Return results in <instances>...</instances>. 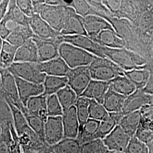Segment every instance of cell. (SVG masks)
I'll use <instances>...</instances> for the list:
<instances>
[{"mask_svg":"<svg viewBox=\"0 0 153 153\" xmlns=\"http://www.w3.org/2000/svg\"><path fill=\"white\" fill-rule=\"evenodd\" d=\"M68 82L67 76H47L43 83L44 92L43 94L47 97L56 94L61 89L68 85Z\"/></svg>","mask_w":153,"mask_h":153,"instance_id":"obj_30","label":"cell"},{"mask_svg":"<svg viewBox=\"0 0 153 153\" xmlns=\"http://www.w3.org/2000/svg\"><path fill=\"white\" fill-rule=\"evenodd\" d=\"M7 121L13 123L11 110L5 100L0 98V127Z\"/></svg>","mask_w":153,"mask_h":153,"instance_id":"obj_43","label":"cell"},{"mask_svg":"<svg viewBox=\"0 0 153 153\" xmlns=\"http://www.w3.org/2000/svg\"><path fill=\"white\" fill-rule=\"evenodd\" d=\"M10 1L2 0L0 2V22L2 21L7 11Z\"/></svg>","mask_w":153,"mask_h":153,"instance_id":"obj_47","label":"cell"},{"mask_svg":"<svg viewBox=\"0 0 153 153\" xmlns=\"http://www.w3.org/2000/svg\"><path fill=\"white\" fill-rule=\"evenodd\" d=\"M141 120L140 111L124 115L121 119L118 126L131 137L134 136Z\"/></svg>","mask_w":153,"mask_h":153,"instance_id":"obj_27","label":"cell"},{"mask_svg":"<svg viewBox=\"0 0 153 153\" xmlns=\"http://www.w3.org/2000/svg\"><path fill=\"white\" fill-rule=\"evenodd\" d=\"M28 124L39 137L45 141L44 129L45 122L38 116L30 114L28 112L24 115Z\"/></svg>","mask_w":153,"mask_h":153,"instance_id":"obj_39","label":"cell"},{"mask_svg":"<svg viewBox=\"0 0 153 153\" xmlns=\"http://www.w3.org/2000/svg\"><path fill=\"white\" fill-rule=\"evenodd\" d=\"M88 67L93 80L109 82L124 74V71L121 68L107 58L97 57Z\"/></svg>","mask_w":153,"mask_h":153,"instance_id":"obj_3","label":"cell"},{"mask_svg":"<svg viewBox=\"0 0 153 153\" xmlns=\"http://www.w3.org/2000/svg\"><path fill=\"white\" fill-rule=\"evenodd\" d=\"M153 98V95L144 93L142 90H136L135 92L126 98L122 113L126 115L140 111L142 107L150 103Z\"/></svg>","mask_w":153,"mask_h":153,"instance_id":"obj_15","label":"cell"},{"mask_svg":"<svg viewBox=\"0 0 153 153\" xmlns=\"http://www.w3.org/2000/svg\"><path fill=\"white\" fill-rule=\"evenodd\" d=\"M134 137L141 142L146 143L153 139V131L138 127Z\"/></svg>","mask_w":153,"mask_h":153,"instance_id":"obj_46","label":"cell"},{"mask_svg":"<svg viewBox=\"0 0 153 153\" xmlns=\"http://www.w3.org/2000/svg\"><path fill=\"white\" fill-rule=\"evenodd\" d=\"M124 73L135 85L137 90H142L145 87L150 75V72L146 69L124 71Z\"/></svg>","mask_w":153,"mask_h":153,"instance_id":"obj_33","label":"cell"},{"mask_svg":"<svg viewBox=\"0 0 153 153\" xmlns=\"http://www.w3.org/2000/svg\"><path fill=\"white\" fill-rule=\"evenodd\" d=\"M126 98L109 88L104 96L102 104L108 113L122 112Z\"/></svg>","mask_w":153,"mask_h":153,"instance_id":"obj_25","label":"cell"},{"mask_svg":"<svg viewBox=\"0 0 153 153\" xmlns=\"http://www.w3.org/2000/svg\"><path fill=\"white\" fill-rule=\"evenodd\" d=\"M131 138L117 126L103 140L109 151L125 152Z\"/></svg>","mask_w":153,"mask_h":153,"instance_id":"obj_12","label":"cell"},{"mask_svg":"<svg viewBox=\"0 0 153 153\" xmlns=\"http://www.w3.org/2000/svg\"><path fill=\"white\" fill-rule=\"evenodd\" d=\"M0 76V98H2L4 95L9 97L11 99L13 104L22 112L23 115L27 114V109L20 100L16 80L13 74L7 69H1Z\"/></svg>","mask_w":153,"mask_h":153,"instance_id":"obj_5","label":"cell"},{"mask_svg":"<svg viewBox=\"0 0 153 153\" xmlns=\"http://www.w3.org/2000/svg\"><path fill=\"white\" fill-rule=\"evenodd\" d=\"M48 149L53 153H80L81 145L76 139L66 138Z\"/></svg>","mask_w":153,"mask_h":153,"instance_id":"obj_31","label":"cell"},{"mask_svg":"<svg viewBox=\"0 0 153 153\" xmlns=\"http://www.w3.org/2000/svg\"><path fill=\"white\" fill-rule=\"evenodd\" d=\"M32 39L38 48L39 62H44L59 57V48L63 43L62 35L57 38L48 39L40 38L33 35Z\"/></svg>","mask_w":153,"mask_h":153,"instance_id":"obj_7","label":"cell"},{"mask_svg":"<svg viewBox=\"0 0 153 153\" xmlns=\"http://www.w3.org/2000/svg\"><path fill=\"white\" fill-rule=\"evenodd\" d=\"M99 124L100 121L88 119L84 125L79 128L76 140L81 145L95 139Z\"/></svg>","mask_w":153,"mask_h":153,"instance_id":"obj_28","label":"cell"},{"mask_svg":"<svg viewBox=\"0 0 153 153\" xmlns=\"http://www.w3.org/2000/svg\"><path fill=\"white\" fill-rule=\"evenodd\" d=\"M69 7L73 8L76 14L82 17L91 14V7L87 1H73Z\"/></svg>","mask_w":153,"mask_h":153,"instance_id":"obj_41","label":"cell"},{"mask_svg":"<svg viewBox=\"0 0 153 153\" xmlns=\"http://www.w3.org/2000/svg\"><path fill=\"white\" fill-rule=\"evenodd\" d=\"M103 140L97 138L81 145L80 153H108Z\"/></svg>","mask_w":153,"mask_h":153,"instance_id":"obj_37","label":"cell"},{"mask_svg":"<svg viewBox=\"0 0 153 153\" xmlns=\"http://www.w3.org/2000/svg\"><path fill=\"white\" fill-rule=\"evenodd\" d=\"M40 71L47 76H66L71 68L66 64L64 60L58 57L44 62H39Z\"/></svg>","mask_w":153,"mask_h":153,"instance_id":"obj_19","label":"cell"},{"mask_svg":"<svg viewBox=\"0 0 153 153\" xmlns=\"http://www.w3.org/2000/svg\"><path fill=\"white\" fill-rule=\"evenodd\" d=\"M66 6L51 5L43 3L39 9L38 14L55 30L61 33L65 19Z\"/></svg>","mask_w":153,"mask_h":153,"instance_id":"obj_6","label":"cell"},{"mask_svg":"<svg viewBox=\"0 0 153 153\" xmlns=\"http://www.w3.org/2000/svg\"><path fill=\"white\" fill-rule=\"evenodd\" d=\"M2 42H3V40H2V39L1 38V37H0V53H1V49H2ZM0 69H1V68H0ZM0 82H1V76H0Z\"/></svg>","mask_w":153,"mask_h":153,"instance_id":"obj_52","label":"cell"},{"mask_svg":"<svg viewBox=\"0 0 153 153\" xmlns=\"http://www.w3.org/2000/svg\"><path fill=\"white\" fill-rule=\"evenodd\" d=\"M5 16L11 19L18 25L24 26H30L29 17L26 16L16 5V1H10L7 11Z\"/></svg>","mask_w":153,"mask_h":153,"instance_id":"obj_35","label":"cell"},{"mask_svg":"<svg viewBox=\"0 0 153 153\" xmlns=\"http://www.w3.org/2000/svg\"><path fill=\"white\" fill-rule=\"evenodd\" d=\"M108 114L103 104L94 99H90L88 107L89 119L101 121L108 115Z\"/></svg>","mask_w":153,"mask_h":153,"instance_id":"obj_38","label":"cell"},{"mask_svg":"<svg viewBox=\"0 0 153 153\" xmlns=\"http://www.w3.org/2000/svg\"><path fill=\"white\" fill-rule=\"evenodd\" d=\"M47 96L43 94L31 97L28 100L26 107L30 114L38 116L45 122L48 117L47 110Z\"/></svg>","mask_w":153,"mask_h":153,"instance_id":"obj_23","label":"cell"},{"mask_svg":"<svg viewBox=\"0 0 153 153\" xmlns=\"http://www.w3.org/2000/svg\"><path fill=\"white\" fill-rule=\"evenodd\" d=\"M106 58L113 61L124 71L145 69L148 60L142 56L131 50L123 48H109L102 46Z\"/></svg>","mask_w":153,"mask_h":153,"instance_id":"obj_1","label":"cell"},{"mask_svg":"<svg viewBox=\"0 0 153 153\" xmlns=\"http://www.w3.org/2000/svg\"><path fill=\"white\" fill-rule=\"evenodd\" d=\"M29 25L33 35L40 38L56 39L61 35L50 26L38 14H34L29 18Z\"/></svg>","mask_w":153,"mask_h":153,"instance_id":"obj_14","label":"cell"},{"mask_svg":"<svg viewBox=\"0 0 153 153\" xmlns=\"http://www.w3.org/2000/svg\"><path fill=\"white\" fill-rule=\"evenodd\" d=\"M63 35L88 36L82 21V17L78 15L73 8L65 6V19L61 31Z\"/></svg>","mask_w":153,"mask_h":153,"instance_id":"obj_10","label":"cell"},{"mask_svg":"<svg viewBox=\"0 0 153 153\" xmlns=\"http://www.w3.org/2000/svg\"><path fill=\"white\" fill-rule=\"evenodd\" d=\"M18 89L19 98L25 107H26L29 99L43 94L44 92L43 84H37L25 81L18 76H13Z\"/></svg>","mask_w":153,"mask_h":153,"instance_id":"obj_13","label":"cell"},{"mask_svg":"<svg viewBox=\"0 0 153 153\" xmlns=\"http://www.w3.org/2000/svg\"><path fill=\"white\" fill-rule=\"evenodd\" d=\"M48 146L44 149V151L42 152V153H52V152H51L49 149H48Z\"/></svg>","mask_w":153,"mask_h":153,"instance_id":"obj_51","label":"cell"},{"mask_svg":"<svg viewBox=\"0 0 153 153\" xmlns=\"http://www.w3.org/2000/svg\"><path fill=\"white\" fill-rule=\"evenodd\" d=\"M90 102V99L83 97H78L76 100L75 107L76 108V114L79 123V128L83 126L89 119L88 107Z\"/></svg>","mask_w":153,"mask_h":153,"instance_id":"obj_36","label":"cell"},{"mask_svg":"<svg viewBox=\"0 0 153 153\" xmlns=\"http://www.w3.org/2000/svg\"><path fill=\"white\" fill-rule=\"evenodd\" d=\"M150 72V75L148 82L142 91L149 95H153V59L152 58L148 60V64L145 68Z\"/></svg>","mask_w":153,"mask_h":153,"instance_id":"obj_45","label":"cell"},{"mask_svg":"<svg viewBox=\"0 0 153 153\" xmlns=\"http://www.w3.org/2000/svg\"><path fill=\"white\" fill-rule=\"evenodd\" d=\"M82 21L88 36L93 40L99 33L104 30H115L108 21L95 15H88L82 17Z\"/></svg>","mask_w":153,"mask_h":153,"instance_id":"obj_16","label":"cell"},{"mask_svg":"<svg viewBox=\"0 0 153 153\" xmlns=\"http://www.w3.org/2000/svg\"><path fill=\"white\" fill-rule=\"evenodd\" d=\"M14 62H39L38 48L33 39L18 48Z\"/></svg>","mask_w":153,"mask_h":153,"instance_id":"obj_21","label":"cell"},{"mask_svg":"<svg viewBox=\"0 0 153 153\" xmlns=\"http://www.w3.org/2000/svg\"><path fill=\"white\" fill-rule=\"evenodd\" d=\"M62 121L64 132V138L76 139L79 129V123L74 106L64 110L62 115Z\"/></svg>","mask_w":153,"mask_h":153,"instance_id":"obj_18","label":"cell"},{"mask_svg":"<svg viewBox=\"0 0 153 153\" xmlns=\"http://www.w3.org/2000/svg\"><path fill=\"white\" fill-rule=\"evenodd\" d=\"M47 110L48 117L62 116L64 110L56 94H53L47 97Z\"/></svg>","mask_w":153,"mask_h":153,"instance_id":"obj_40","label":"cell"},{"mask_svg":"<svg viewBox=\"0 0 153 153\" xmlns=\"http://www.w3.org/2000/svg\"><path fill=\"white\" fill-rule=\"evenodd\" d=\"M68 85L79 97L92 80L88 66L71 69L67 74Z\"/></svg>","mask_w":153,"mask_h":153,"instance_id":"obj_8","label":"cell"},{"mask_svg":"<svg viewBox=\"0 0 153 153\" xmlns=\"http://www.w3.org/2000/svg\"><path fill=\"white\" fill-rule=\"evenodd\" d=\"M93 40L103 47L109 48H126V43L124 40L115 30L109 29L103 30L93 39Z\"/></svg>","mask_w":153,"mask_h":153,"instance_id":"obj_20","label":"cell"},{"mask_svg":"<svg viewBox=\"0 0 153 153\" xmlns=\"http://www.w3.org/2000/svg\"><path fill=\"white\" fill-rule=\"evenodd\" d=\"M108 153H126V152H115V151H109Z\"/></svg>","mask_w":153,"mask_h":153,"instance_id":"obj_53","label":"cell"},{"mask_svg":"<svg viewBox=\"0 0 153 153\" xmlns=\"http://www.w3.org/2000/svg\"><path fill=\"white\" fill-rule=\"evenodd\" d=\"M0 133H1V127H0Z\"/></svg>","mask_w":153,"mask_h":153,"instance_id":"obj_55","label":"cell"},{"mask_svg":"<svg viewBox=\"0 0 153 153\" xmlns=\"http://www.w3.org/2000/svg\"><path fill=\"white\" fill-rule=\"evenodd\" d=\"M33 31L30 26L19 25L6 39V42L17 47H20L27 40L33 38Z\"/></svg>","mask_w":153,"mask_h":153,"instance_id":"obj_29","label":"cell"},{"mask_svg":"<svg viewBox=\"0 0 153 153\" xmlns=\"http://www.w3.org/2000/svg\"><path fill=\"white\" fill-rule=\"evenodd\" d=\"M18 47L14 46L6 40H3L0 53V68L7 69L14 62V58Z\"/></svg>","mask_w":153,"mask_h":153,"instance_id":"obj_32","label":"cell"},{"mask_svg":"<svg viewBox=\"0 0 153 153\" xmlns=\"http://www.w3.org/2000/svg\"><path fill=\"white\" fill-rule=\"evenodd\" d=\"M148 147L149 153H153V139L146 143Z\"/></svg>","mask_w":153,"mask_h":153,"instance_id":"obj_49","label":"cell"},{"mask_svg":"<svg viewBox=\"0 0 153 153\" xmlns=\"http://www.w3.org/2000/svg\"><path fill=\"white\" fill-rule=\"evenodd\" d=\"M16 5L20 10L26 16L30 18L35 14L33 5V1L31 0H16Z\"/></svg>","mask_w":153,"mask_h":153,"instance_id":"obj_44","label":"cell"},{"mask_svg":"<svg viewBox=\"0 0 153 153\" xmlns=\"http://www.w3.org/2000/svg\"><path fill=\"white\" fill-rule=\"evenodd\" d=\"M152 57L153 59V43H152Z\"/></svg>","mask_w":153,"mask_h":153,"instance_id":"obj_54","label":"cell"},{"mask_svg":"<svg viewBox=\"0 0 153 153\" xmlns=\"http://www.w3.org/2000/svg\"><path fill=\"white\" fill-rule=\"evenodd\" d=\"M123 116L124 115L122 112L109 113L105 118L100 121L98 130L95 139L99 138L103 140L118 126L119 121Z\"/></svg>","mask_w":153,"mask_h":153,"instance_id":"obj_24","label":"cell"},{"mask_svg":"<svg viewBox=\"0 0 153 153\" xmlns=\"http://www.w3.org/2000/svg\"><path fill=\"white\" fill-rule=\"evenodd\" d=\"M45 141L48 146H53L64 138L61 116L48 117L45 123Z\"/></svg>","mask_w":153,"mask_h":153,"instance_id":"obj_11","label":"cell"},{"mask_svg":"<svg viewBox=\"0 0 153 153\" xmlns=\"http://www.w3.org/2000/svg\"><path fill=\"white\" fill-rule=\"evenodd\" d=\"M7 69L13 76L37 84H43L47 76L40 71L39 62H13Z\"/></svg>","mask_w":153,"mask_h":153,"instance_id":"obj_4","label":"cell"},{"mask_svg":"<svg viewBox=\"0 0 153 153\" xmlns=\"http://www.w3.org/2000/svg\"><path fill=\"white\" fill-rule=\"evenodd\" d=\"M22 153H42L38 152H33V151H29V150H22Z\"/></svg>","mask_w":153,"mask_h":153,"instance_id":"obj_50","label":"cell"},{"mask_svg":"<svg viewBox=\"0 0 153 153\" xmlns=\"http://www.w3.org/2000/svg\"><path fill=\"white\" fill-rule=\"evenodd\" d=\"M59 56L71 69L88 66L97 56L76 46L63 42L59 48Z\"/></svg>","mask_w":153,"mask_h":153,"instance_id":"obj_2","label":"cell"},{"mask_svg":"<svg viewBox=\"0 0 153 153\" xmlns=\"http://www.w3.org/2000/svg\"><path fill=\"white\" fill-rule=\"evenodd\" d=\"M108 82L109 88L126 97L131 95L137 90L135 85L124 74L117 76Z\"/></svg>","mask_w":153,"mask_h":153,"instance_id":"obj_26","label":"cell"},{"mask_svg":"<svg viewBox=\"0 0 153 153\" xmlns=\"http://www.w3.org/2000/svg\"><path fill=\"white\" fill-rule=\"evenodd\" d=\"M11 153H22V148H21L19 142V140L16 142L14 147L11 151Z\"/></svg>","mask_w":153,"mask_h":153,"instance_id":"obj_48","label":"cell"},{"mask_svg":"<svg viewBox=\"0 0 153 153\" xmlns=\"http://www.w3.org/2000/svg\"><path fill=\"white\" fill-rule=\"evenodd\" d=\"M56 95L64 111L74 106L78 98L76 93L68 85L61 89L56 93Z\"/></svg>","mask_w":153,"mask_h":153,"instance_id":"obj_34","label":"cell"},{"mask_svg":"<svg viewBox=\"0 0 153 153\" xmlns=\"http://www.w3.org/2000/svg\"><path fill=\"white\" fill-rule=\"evenodd\" d=\"M62 40L63 42L76 46L97 57L106 58L103 52L102 46L93 41L88 36L62 35Z\"/></svg>","mask_w":153,"mask_h":153,"instance_id":"obj_9","label":"cell"},{"mask_svg":"<svg viewBox=\"0 0 153 153\" xmlns=\"http://www.w3.org/2000/svg\"><path fill=\"white\" fill-rule=\"evenodd\" d=\"M126 153H149L146 143L141 142L136 137H131L126 148Z\"/></svg>","mask_w":153,"mask_h":153,"instance_id":"obj_42","label":"cell"},{"mask_svg":"<svg viewBox=\"0 0 153 153\" xmlns=\"http://www.w3.org/2000/svg\"><path fill=\"white\" fill-rule=\"evenodd\" d=\"M109 88L108 82L92 79L80 97L94 99L102 104L104 96Z\"/></svg>","mask_w":153,"mask_h":153,"instance_id":"obj_22","label":"cell"},{"mask_svg":"<svg viewBox=\"0 0 153 153\" xmlns=\"http://www.w3.org/2000/svg\"><path fill=\"white\" fill-rule=\"evenodd\" d=\"M18 140L13 123L3 124L1 126L0 153H11Z\"/></svg>","mask_w":153,"mask_h":153,"instance_id":"obj_17","label":"cell"}]
</instances>
